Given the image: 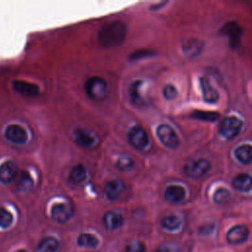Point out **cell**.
Listing matches in <instances>:
<instances>
[{
  "instance_id": "cell-27",
  "label": "cell",
  "mask_w": 252,
  "mask_h": 252,
  "mask_svg": "<svg viewBox=\"0 0 252 252\" xmlns=\"http://www.w3.org/2000/svg\"><path fill=\"white\" fill-rule=\"evenodd\" d=\"M134 166V160L129 156H122L118 158L116 161V167L122 171L132 169Z\"/></svg>"
},
{
  "instance_id": "cell-5",
  "label": "cell",
  "mask_w": 252,
  "mask_h": 252,
  "mask_svg": "<svg viewBox=\"0 0 252 252\" xmlns=\"http://www.w3.org/2000/svg\"><path fill=\"white\" fill-rule=\"evenodd\" d=\"M211 169V163L205 158L194 159L188 162L184 168L185 174L190 178H200Z\"/></svg>"
},
{
  "instance_id": "cell-24",
  "label": "cell",
  "mask_w": 252,
  "mask_h": 252,
  "mask_svg": "<svg viewBox=\"0 0 252 252\" xmlns=\"http://www.w3.org/2000/svg\"><path fill=\"white\" fill-rule=\"evenodd\" d=\"M203 43L198 40V39H193V40H188L186 43L183 44V51L188 54V56H197L201 50Z\"/></svg>"
},
{
  "instance_id": "cell-16",
  "label": "cell",
  "mask_w": 252,
  "mask_h": 252,
  "mask_svg": "<svg viewBox=\"0 0 252 252\" xmlns=\"http://www.w3.org/2000/svg\"><path fill=\"white\" fill-rule=\"evenodd\" d=\"M185 197V190L180 185H169L164 191V199L169 203H179Z\"/></svg>"
},
{
  "instance_id": "cell-20",
  "label": "cell",
  "mask_w": 252,
  "mask_h": 252,
  "mask_svg": "<svg viewBox=\"0 0 252 252\" xmlns=\"http://www.w3.org/2000/svg\"><path fill=\"white\" fill-rule=\"evenodd\" d=\"M86 178H87V169L83 164L75 165L69 174V180L74 184H80Z\"/></svg>"
},
{
  "instance_id": "cell-28",
  "label": "cell",
  "mask_w": 252,
  "mask_h": 252,
  "mask_svg": "<svg viewBox=\"0 0 252 252\" xmlns=\"http://www.w3.org/2000/svg\"><path fill=\"white\" fill-rule=\"evenodd\" d=\"M230 198V193L228 190H226L225 188H220L218 189L215 194H214V202L216 204H219V205H222V204H225Z\"/></svg>"
},
{
  "instance_id": "cell-9",
  "label": "cell",
  "mask_w": 252,
  "mask_h": 252,
  "mask_svg": "<svg viewBox=\"0 0 252 252\" xmlns=\"http://www.w3.org/2000/svg\"><path fill=\"white\" fill-rule=\"evenodd\" d=\"M73 215L72 207L68 204L58 203L55 204L51 209V218L53 220L63 223L68 221Z\"/></svg>"
},
{
  "instance_id": "cell-21",
  "label": "cell",
  "mask_w": 252,
  "mask_h": 252,
  "mask_svg": "<svg viewBox=\"0 0 252 252\" xmlns=\"http://www.w3.org/2000/svg\"><path fill=\"white\" fill-rule=\"evenodd\" d=\"M59 247V242L55 237L47 236L43 238L37 247L38 252H56Z\"/></svg>"
},
{
  "instance_id": "cell-10",
  "label": "cell",
  "mask_w": 252,
  "mask_h": 252,
  "mask_svg": "<svg viewBox=\"0 0 252 252\" xmlns=\"http://www.w3.org/2000/svg\"><path fill=\"white\" fill-rule=\"evenodd\" d=\"M249 235V229L246 225L238 224L231 227L226 233V240L230 244H240L243 243Z\"/></svg>"
},
{
  "instance_id": "cell-4",
  "label": "cell",
  "mask_w": 252,
  "mask_h": 252,
  "mask_svg": "<svg viewBox=\"0 0 252 252\" xmlns=\"http://www.w3.org/2000/svg\"><path fill=\"white\" fill-rule=\"evenodd\" d=\"M142 80H137L130 86L129 94L131 101L138 107H143L149 104V96L145 93V86Z\"/></svg>"
},
{
  "instance_id": "cell-22",
  "label": "cell",
  "mask_w": 252,
  "mask_h": 252,
  "mask_svg": "<svg viewBox=\"0 0 252 252\" xmlns=\"http://www.w3.org/2000/svg\"><path fill=\"white\" fill-rule=\"evenodd\" d=\"M77 244L84 248H95L98 244L97 238L91 233H81L78 236Z\"/></svg>"
},
{
  "instance_id": "cell-14",
  "label": "cell",
  "mask_w": 252,
  "mask_h": 252,
  "mask_svg": "<svg viewBox=\"0 0 252 252\" xmlns=\"http://www.w3.org/2000/svg\"><path fill=\"white\" fill-rule=\"evenodd\" d=\"M200 86H201V90H202V94H203V98L206 102L215 103L219 100V98H220L219 93L217 92L216 89H214L212 87L208 78L201 77L200 78Z\"/></svg>"
},
{
  "instance_id": "cell-30",
  "label": "cell",
  "mask_w": 252,
  "mask_h": 252,
  "mask_svg": "<svg viewBox=\"0 0 252 252\" xmlns=\"http://www.w3.org/2000/svg\"><path fill=\"white\" fill-rule=\"evenodd\" d=\"M32 179L27 172H23L18 182V188L20 191H28L32 187Z\"/></svg>"
},
{
  "instance_id": "cell-31",
  "label": "cell",
  "mask_w": 252,
  "mask_h": 252,
  "mask_svg": "<svg viewBox=\"0 0 252 252\" xmlns=\"http://www.w3.org/2000/svg\"><path fill=\"white\" fill-rule=\"evenodd\" d=\"M162 94L163 96L167 99V100H172L177 96V90L173 85H166L164 86L163 90H162Z\"/></svg>"
},
{
  "instance_id": "cell-26",
  "label": "cell",
  "mask_w": 252,
  "mask_h": 252,
  "mask_svg": "<svg viewBox=\"0 0 252 252\" xmlns=\"http://www.w3.org/2000/svg\"><path fill=\"white\" fill-rule=\"evenodd\" d=\"M190 117L194 118V119L203 120V121H216L220 117V114L217 112H212V111L194 110L193 112H191Z\"/></svg>"
},
{
  "instance_id": "cell-3",
  "label": "cell",
  "mask_w": 252,
  "mask_h": 252,
  "mask_svg": "<svg viewBox=\"0 0 252 252\" xmlns=\"http://www.w3.org/2000/svg\"><path fill=\"white\" fill-rule=\"evenodd\" d=\"M242 121L235 116L225 117L220 122L219 132L226 140H232L238 135L242 128Z\"/></svg>"
},
{
  "instance_id": "cell-15",
  "label": "cell",
  "mask_w": 252,
  "mask_h": 252,
  "mask_svg": "<svg viewBox=\"0 0 252 252\" xmlns=\"http://www.w3.org/2000/svg\"><path fill=\"white\" fill-rule=\"evenodd\" d=\"M102 222L107 229L114 230L123 225L124 219L120 213L115 211H110L103 216Z\"/></svg>"
},
{
  "instance_id": "cell-13",
  "label": "cell",
  "mask_w": 252,
  "mask_h": 252,
  "mask_svg": "<svg viewBox=\"0 0 252 252\" xmlns=\"http://www.w3.org/2000/svg\"><path fill=\"white\" fill-rule=\"evenodd\" d=\"M125 188V184L121 179H113L104 187V193L108 200L114 201L120 197Z\"/></svg>"
},
{
  "instance_id": "cell-33",
  "label": "cell",
  "mask_w": 252,
  "mask_h": 252,
  "mask_svg": "<svg viewBox=\"0 0 252 252\" xmlns=\"http://www.w3.org/2000/svg\"><path fill=\"white\" fill-rule=\"evenodd\" d=\"M155 252H175V251L172 247H169L167 245H163V246L158 247Z\"/></svg>"
},
{
  "instance_id": "cell-7",
  "label": "cell",
  "mask_w": 252,
  "mask_h": 252,
  "mask_svg": "<svg viewBox=\"0 0 252 252\" xmlns=\"http://www.w3.org/2000/svg\"><path fill=\"white\" fill-rule=\"evenodd\" d=\"M129 143L137 150H144L149 144V138L146 131L140 126H134L128 133Z\"/></svg>"
},
{
  "instance_id": "cell-25",
  "label": "cell",
  "mask_w": 252,
  "mask_h": 252,
  "mask_svg": "<svg viewBox=\"0 0 252 252\" xmlns=\"http://www.w3.org/2000/svg\"><path fill=\"white\" fill-rule=\"evenodd\" d=\"M161 225L166 230H170V231L176 230L181 225V220L179 217L175 215H168L162 219Z\"/></svg>"
},
{
  "instance_id": "cell-34",
  "label": "cell",
  "mask_w": 252,
  "mask_h": 252,
  "mask_svg": "<svg viewBox=\"0 0 252 252\" xmlns=\"http://www.w3.org/2000/svg\"><path fill=\"white\" fill-rule=\"evenodd\" d=\"M16 252H27V251L24 250V249H20V250H18V251H16Z\"/></svg>"
},
{
  "instance_id": "cell-17",
  "label": "cell",
  "mask_w": 252,
  "mask_h": 252,
  "mask_svg": "<svg viewBox=\"0 0 252 252\" xmlns=\"http://www.w3.org/2000/svg\"><path fill=\"white\" fill-rule=\"evenodd\" d=\"M13 87L16 92L26 96H36L39 93L37 86L25 81H14Z\"/></svg>"
},
{
  "instance_id": "cell-23",
  "label": "cell",
  "mask_w": 252,
  "mask_h": 252,
  "mask_svg": "<svg viewBox=\"0 0 252 252\" xmlns=\"http://www.w3.org/2000/svg\"><path fill=\"white\" fill-rule=\"evenodd\" d=\"M235 157L236 158L244 164H248L252 160V156H251V146L250 145H242L238 147L235 150Z\"/></svg>"
},
{
  "instance_id": "cell-11",
  "label": "cell",
  "mask_w": 252,
  "mask_h": 252,
  "mask_svg": "<svg viewBox=\"0 0 252 252\" xmlns=\"http://www.w3.org/2000/svg\"><path fill=\"white\" fill-rule=\"evenodd\" d=\"M74 136L76 143L84 148H92L96 143L95 134L84 128L76 129L74 132Z\"/></svg>"
},
{
  "instance_id": "cell-19",
  "label": "cell",
  "mask_w": 252,
  "mask_h": 252,
  "mask_svg": "<svg viewBox=\"0 0 252 252\" xmlns=\"http://www.w3.org/2000/svg\"><path fill=\"white\" fill-rule=\"evenodd\" d=\"M221 33L223 34H226V35H229L230 37V40H231V43L232 41H234V46L237 45L236 41L239 40V36L241 35L242 33V30L241 28L237 25V23H234V22H230V23H226L223 28L221 29Z\"/></svg>"
},
{
  "instance_id": "cell-8",
  "label": "cell",
  "mask_w": 252,
  "mask_h": 252,
  "mask_svg": "<svg viewBox=\"0 0 252 252\" xmlns=\"http://www.w3.org/2000/svg\"><path fill=\"white\" fill-rule=\"evenodd\" d=\"M5 138L12 144L22 145L25 144L28 140L27 131L20 125L12 124L7 126L5 129Z\"/></svg>"
},
{
  "instance_id": "cell-1",
  "label": "cell",
  "mask_w": 252,
  "mask_h": 252,
  "mask_svg": "<svg viewBox=\"0 0 252 252\" xmlns=\"http://www.w3.org/2000/svg\"><path fill=\"white\" fill-rule=\"evenodd\" d=\"M126 34V26L122 22L113 21L99 30L98 41L104 47H115L124 41Z\"/></svg>"
},
{
  "instance_id": "cell-18",
  "label": "cell",
  "mask_w": 252,
  "mask_h": 252,
  "mask_svg": "<svg viewBox=\"0 0 252 252\" xmlns=\"http://www.w3.org/2000/svg\"><path fill=\"white\" fill-rule=\"evenodd\" d=\"M232 187L240 192H249L251 190V176L248 173H240L232 180Z\"/></svg>"
},
{
  "instance_id": "cell-12",
  "label": "cell",
  "mask_w": 252,
  "mask_h": 252,
  "mask_svg": "<svg viewBox=\"0 0 252 252\" xmlns=\"http://www.w3.org/2000/svg\"><path fill=\"white\" fill-rule=\"evenodd\" d=\"M18 174V165L12 160H7L0 165V182L8 184L12 182Z\"/></svg>"
},
{
  "instance_id": "cell-29",
  "label": "cell",
  "mask_w": 252,
  "mask_h": 252,
  "mask_svg": "<svg viewBox=\"0 0 252 252\" xmlns=\"http://www.w3.org/2000/svg\"><path fill=\"white\" fill-rule=\"evenodd\" d=\"M12 222H13L12 214L8 210L4 208H0V227L8 228L9 226H11Z\"/></svg>"
},
{
  "instance_id": "cell-32",
  "label": "cell",
  "mask_w": 252,
  "mask_h": 252,
  "mask_svg": "<svg viewBox=\"0 0 252 252\" xmlns=\"http://www.w3.org/2000/svg\"><path fill=\"white\" fill-rule=\"evenodd\" d=\"M126 252H146V248L142 242L135 241L127 246Z\"/></svg>"
},
{
  "instance_id": "cell-6",
  "label": "cell",
  "mask_w": 252,
  "mask_h": 252,
  "mask_svg": "<svg viewBox=\"0 0 252 252\" xmlns=\"http://www.w3.org/2000/svg\"><path fill=\"white\" fill-rule=\"evenodd\" d=\"M157 136L159 141L169 149H175L179 146L180 142L178 136L174 130L166 124H160L157 128Z\"/></svg>"
},
{
  "instance_id": "cell-2",
  "label": "cell",
  "mask_w": 252,
  "mask_h": 252,
  "mask_svg": "<svg viewBox=\"0 0 252 252\" xmlns=\"http://www.w3.org/2000/svg\"><path fill=\"white\" fill-rule=\"evenodd\" d=\"M87 94L94 100H102L107 94V84L100 77H91L85 83Z\"/></svg>"
}]
</instances>
